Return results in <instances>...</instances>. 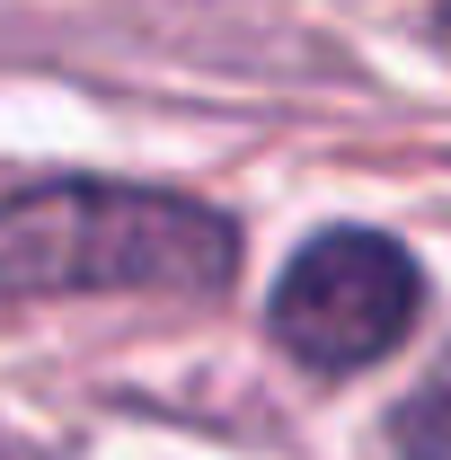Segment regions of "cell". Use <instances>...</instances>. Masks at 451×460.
<instances>
[{
    "mask_svg": "<svg viewBox=\"0 0 451 460\" xmlns=\"http://www.w3.org/2000/svg\"><path fill=\"white\" fill-rule=\"evenodd\" d=\"M239 275V230L160 186H36L0 204V301H71V292H160L213 301Z\"/></svg>",
    "mask_w": 451,
    "mask_h": 460,
    "instance_id": "cell-1",
    "label": "cell"
},
{
    "mask_svg": "<svg viewBox=\"0 0 451 460\" xmlns=\"http://www.w3.org/2000/svg\"><path fill=\"white\" fill-rule=\"evenodd\" d=\"M416 257L381 230H319L275 284V345L310 372H363L416 328Z\"/></svg>",
    "mask_w": 451,
    "mask_h": 460,
    "instance_id": "cell-2",
    "label": "cell"
},
{
    "mask_svg": "<svg viewBox=\"0 0 451 460\" xmlns=\"http://www.w3.org/2000/svg\"><path fill=\"white\" fill-rule=\"evenodd\" d=\"M398 452L407 460H451V363L398 407Z\"/></svg>",
    "mask_w": 451,
    "mask_h": 460,
    "instance_id": "cell-3",
    "label": "cell"
},
{
    "mask_svg": "<svg viewBox=\"0 0 451 460\" xmlns=\"http://www.w3.org/2000/svg\"><path fill=\"white\" fill-rule=\"evenodd\" d=\"M434 36H443V45H451V0H443V27H434Z\"/></svg>",
    "mask_w": 451,
    "mask_h": 460,
    "instance_id": "cell-4",
    "label": "cell"
}]
</instances>
